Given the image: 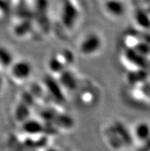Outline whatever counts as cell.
<instances>
[{
  "label": "cell",
  "mask_w": 150,
  "mask_h": 151,
  "mask_svg": "<svg viewBox=\"0 0 150 151\" xmlns=\"http://www.w3.org/2000/svg\"><path fill=\"white\" fill-rule=\"evenodd\" d=\"M2 58V65L4 67H11L13 64V56L6 48H0V59Z\"/></svg>",
  "instance_id": "52a82bcc"
},
{
  "label": "cell",
  "mask_w": 150,
  "mask_h": 151,
  "mask_svg": "<svg viewBox=\"0 0 150 151\" xmlns=\"http://www.w3.org/2000/svg\"><path fill=\"white\" fill-rule=\"evenodd\" d=\"M102 47V37L98 33L92 32L83 38L79 45V51L82 55L90 57L98 53Z\"/></svg>",
  "instance_id": "6da1fadb"
},
{
  "label": "cell",
  "mask_w": 150,
  "mask_h": 151,
  "mask_svg": "<svg viewBox=\"0 0 150 151\" xmlns=\"http://www.w3.org/2000/svg\"><path fill=\"white\" fill-rule=\"evenodd\" d=\"M61 20L67 26H71L76 22L79 16V10L76 4L73 3L71 0H64L61 2Z\"/></svg>",
  "instance_id": "3957f363"
},
{
  "label": "cell",
  "mask_w": 150,
  "mask_h": 151,
  "mask_svg": "<svg viewBox=\"0 0 150 151\" xmlns=\"http://www.w3.org/2000/svg\"><path fill=\"white\" fill-rule=\"evenodd\" d=\"M136 136L139 140H147L150 136V128L149 125L141 123L136 126L135 129Z\"/></svg>",
  "instance_id": "8992f818"
},
{
  "label": "cell",
  "mask_w": 150,
  "mask_h": 151,
  "mask_svg": "<svg viewBox=\"0 0 150 151\" xmlns=\"http://www.w3.org/2000/svg\"><path fill=\"white\" fill-rule=\"evenodd\" d=\"M33 68L32 64L26 60H19L13 62L10 67L11 78L15 81L19 83L25 82L32 74Z\"/></svg>",
  "instance_id": "7a4b0ae2"
},
{
  "label": "cell",
  "mask_w": 150,
  "mask_h": 151,
  "mask_svg": "<svg viewBox=\"0 0 150 151\" xmlns=\"http://www.w3.org/2000/svg\"><path fill=\"white\" fill-rule=\"evenodd\" d=\"M60 77H61L60 84L64 88H67V90L69 91H74L75 88H78V78L74 73L71 72L70 70H65L60 75Z\"/></svg>",
  "instance_id": "5b68a950"
},
{
  "label": "cell",
  "mask_w": 150,
  "mask_h": 151,
  "mask_svg": "<svg viewBox=\"0 0 150 151\" xmlns=\"http://www.w3.org/2000/svg\"><path fill=\"white\" fill-rule=\"evenodd\" d=\"M103 9L105 13L113 19L123 17L126 12L125 4L122 0H105Z\"/></svg>",
  "instance_id": "277c9868"
}]
</instances>
